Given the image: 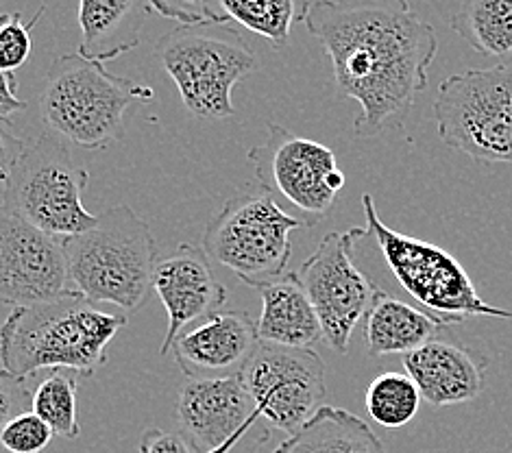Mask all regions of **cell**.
<instances>
[{"mask_svg":"<svg viewBox=\"0 0 512 453\" xmlns=\"http://www.w3.org/2000/svg\"><path fill=\"white\" fill-rule=\"evenodd\" d=\"M306 27L332 59L340 96L362 107L353 133L404 129L438 53L432 24L408 0H316Z\"/></svg>","mask_w":512,"mask_h":453,"instance_id":"6da1fadb","label":"cell"},{"mask_svg":"<svg viewBox=\"0 0 512 453\" xmlns=\"http://www.w3.org/2000/svg\"><path fill=\"white\" fill-rule=\"evenodd\" d=\"M125 325V314H109L77 290L14 308L0 325V364L22 379L40 371L92 377L107 364L109 342Z\"/></svg>","mask_w":512,"mask_h":453,"instance_id":"7a4b0ae2","label":"cell"},{"mask_svg":"<svg viewBox=\"0 0 512 453\" xmlns=\"http://www.w3.org/2000/svg\"><path fill=\"white\" fill-rule=\"evenodd\" d=\"M151 101V85L112 75L101 61L72 53L57 57L48 68L40 114L53 136L103 151L123 138L136 109Z\"/></svg>","mask_w":512,"mask_h":453,"instance_id":"3957f363","label":"cell"},{"mask_svg":"<svg viewBox=\"0 0 512 453\" xmlns=\"http://www.w3.org/2000/svg\"><path fill=\"white\" fill-rule=\"evenodd\" d=\"M70 284L94 303L136 312L153 292L157 242L146 220L127 203L99 214L83 234L64 238Z\"/></svg>","mask_w":512,"mask_h":453,"instance_id":"277c9868","label":"cell"},{"mask_svg":"<svg viewBox=\"0 0 512 453\" xmlns=\"http://www.w3.org/2000/svg\"><path fill=\"white\" fill-rule=\"evenodd\" d=\"M362 210L369 234L375 236L386 266L408 295L438 321L454 327L473 316L512 321V312L486 303L473 279L454 255L432 242L406 236L384 225L377 216L373 194H362Z\"/></svg>","mask_w":512,"mask_h":453,"instance_id":"5b68a950","label":"cell"},{"mask_svg":"<svg viewBox=\"0 0 512 453\" xmlns=\"http://www.w3.org/2000/svg\"><path fill=\"white\" fill-rule=\"evenodd\" d=\"M155 59L177 85L192 116L227 120L236 116L234 88L258 70L249 44L238 31L214 33L212 27H181L155 44Z\"/></svg>","mask_w":512,"mask_h":453,"instance_id":"8992f818","label":"cell"},{"mask_svg":"<svg viewBox=\"0 0 512 453\" xmlns=\"http://www.w3.org/2000/svg\"><path fill=\"white\" fill-rule=\"evenodd\" d=\"M438 138L480 164L512 166V64L471 68L438 85Z\"/></svg>","mask_w":512,"mask_h":453,"instance_id":"52a82bcc","label":"cell"},{"mask_svg":"<svg viewBox=\"0 0 512 453\" xmlns=\"http://www.w3.org/2000/svg\"><path fill=\"white\" fill-rule=\"evenodd\" d=\"M308 227L288 214L266 190L229 199L205 227L203 251L247 286L258 290L286 275L290 234Z\"/></svg>","mask_w":512,"mask_h":453,"instance_id":"ba28073f","label":"cell"},{"mask_svg":"<svg viewBox=\"0 0 512 453\" xmlns=\"http://www.w3.org/2000/svg\"><path fill=\"white\" fill-rule=\"evenodd\" d=\"M90 173L77 166L68 146L53 133L27 144L11 175L3 207L55 238L83 234L99 216L83 205Z\"/></svg>","mask_w":512,"mask_h":453,"instance_id":"9c48e42d","label":"cell"},{"mask_svg":"<svg viewBox=\"0 0 512 453\" xmlns=\"http://www.w3.org/2000/svg\"><path fill=\"white\" fill-rule=\"evenodd\" d=\"M247 159L262 190L297 210L308 227L321 223L345 188V173L329 146L301 138L275 122H268L266 142L253 146Z\"/></svg>","mask_w":512,"mask_h":453,"instance_id":"30bf717a","label":"cell"},{"mask_svg":"<svg viewBox=\"0 0 512 453\" xmlns=\"http://www.w3.org/2000/svg\"><path fill=\"white\" fill-rule=\"evenodd\" d=\"M367 236L364 227L332 231L297 273L321 321L323 340L340 355L349 351L353 332L380 290L353 260V249Z\"/></svg>","mask_w":512,"mask_h":453,"instance_id":"8fae6325","label":"cell"},{"mask_svg":"<svg viewBox=\"0 0 512 453\" xmlns=\"http://www.w3.org/2000/svg\"><path fill=\"white\" fill-rule=\"evenodd\" d=\"M238 379L266 425L286 436L306 425L327 397L325 362L314 349L260 342Z\"/></svg>","mask_w":512,"mask_h":453,"instance_id":"7c38bea8","label":"cell"},{"mask_svg":"<svg viewBox=\"0 0 512 453\" xmlns=\"http://www.w3.org/2000/svg\"><path fill=\"white\" fill-rule=\"evenodd\" d=\"M175 414L194 453H255L273 434L238 377L188 379Z\"/></svg>","mask_w":512,"mask_h":453,"instance_id":"4fadbf2b","label":"cell"},{"mask_svg":"<svg viewBox=\"0 0 512 453\" xmlns=\"http://www.w3.org/2000/svg\"><path fill=\"white\" fill-rule=\"evenodd\" d=\"M70 292L64 240L0 205V305L27 308Z\"/></svg>","mask_w":512,"mask_h":453,"instance_id":"5bb4252c","label":"cell"},{"mask_svg":"<svg viewBox=\"0 0 512 453\" xmlns=\"http://www.w3.org/2000/svg\"><path fill=\"white\" fill-rule=\"evenodd\" d=\"M258 345V323L247 312L221 310L181 329L170 351L188 379H218L238 377Z\"/></svg>","mask_w":512,"mask_h":453,"instance_id":"9a60e30c","label":"cell"},{"mask_svg":"<svg viewBox=\"0 0 512 453\" xmlns=\"http://www.w3.org/2000/svg\"><path fill=\"white\" fill-rule=\"evenodd\" d=\"M153 290L168 314L160 355L170 351L181 329L203 316L221 312L229 299V292L216 279L203 247L188 242H181L177 249L157 260Z\"/></svg>","mask_w":512,"mask_h":453,"instance_id":"2e32d148","label":"cell"},{"mask_svg":"<svg viewBox=\"0 0 512 453\" xmlns=\"http://www.w3.org/2000/svg\"><path fill=\"white\" fill-rule=\"evenodd\" d=\"M489 364L484 353L462 345L447 332L404 355L406 375H410L423 401L432 408L478 399L486 386Z\"/></svg>","mask_w":512,"mask_h":453,"instance_id":"e0dca14e","label":"cell"},{"mask_svg":"<svg viewBox=\"0 0 512 453\" xmlns=\"http://www.w3.org/2000/svg\"><path fill=\"white\" fill-rule=\"evenodd\" d=\"M149 0H79V55L112 61L140 46Z\"/></svg>","mask_w":512,"mask_h":453,"instance_id":"ac0fdd59","label":"cell"},{"mask_svg":"<svg viewBox=\"0 0 512 453\" xmlns=\"http://www.w3.org/2000/svg\"><path fill=\"white\" fill-rule=\"evenodd\" d=\"M262 314L258 321L260 342L279 347L312 349L323 340V327L297 273H288L258 288Z\"/></svg>","mask_w":512,"mask_h":453,"instance_id":"d6986e66","label":"cell"},{"mask_svg":"<svg viewBox=\"0 0 512 453\" xmlns=\"http://www.w3.org/2000/svg\"><path fill=\"white\" fill-rule=\"evenodd\" d=\"M449 329L436 316L390 297L382 288L377 290L371 310L364 316V342L371 358L412 353Z\"/></svg>","mask_w":512,"mask_h":453,"instance_id":"ffe728a7","label":"cell"},{"mask_svg":"<svg viewBox=\"0 0 512 453\" xmlns=\"http://www.w3.org/2000/svg\"><path fill=\"white\" fill-rule=\"evenodd\" d=\"M273 453H386V449L358 414L323 406Z\"/></svg>","mask_w":512,"mask_h":453,"instance_id":"44dd1931","label":"cell"},{"mask_svg":"<svg viewBox=\"0 0 512 453\" xmlns=\"http://www.w3.org/2000/svg\"><path fill=\"white\" fill-rule=\"evenodd\" d=\"M214 5L225 24L236 22L275 48L288 44L292 27L306 22L312 7L310 0H214Z\"/></svg>","mask_w":512,"mask_h":453,"instance_id":"7402d4cb","label":"cell"},{"mask_svg":"<svg viewBox=\"0 0 512 453\" xmlns=\"http://www.w3.org/2000/svg\"><path fill=\"white\" fill-rule=\"evenodd\" d=\"M449 27L473 51L489 57L512 53V0H462Z\"/></svg>","mask_w":512,"mask_h":453,"instance_id":"603a6c76","label":"cell"},{"mask_svg":"<svg viewBox=\"0 0 512 453\" xmlns=\"http://www.w3.org/2000/svg\"><path fill=\"white\" fill-rule=\"evenodd\" d=\"M79 375L72 371H48L31 397V410L51 427L55 436L75 440L81 434L77 416Z\"/></svg>","mask_w":512,"mask_h":453,"instance_id":"cb8c5ba5","label":"cell"},{"mask_svg":"<svg viewBox=\"0 0 512 453\" xmlns=\"http://www.w3.org/2000/svg\"><path fill=\"white\" fill-rule=\"evenodd\" d=\"M421 401L423 397L410 375L395 371L377 375L364 395L371 419L388 430L408 425L419 414Z\"/></svg>","mask_w":512,"mask_h":453,"instance_id":"d4e9b609","label":"cell"},{"mask_svg":"<svg viewBox=\"0 0 512 453\" xmlns=\"http://www.w3.org/2000/svg\"><path fill=\"white\" fill-rule=\"evenodd\" d=\"M44 9L46 5L40 7V11L29 24L22 22L20 11H5V14H0V70L14 72L16 75V70L27 64L33 48L31 31L44 16Z\"/></svg>","mask_w":512,"mask_h":453,"instance_id":"484cf974","label":"cell"},{"mask_svg":"<svg viewBox=\"0 0 512 453\" xmlns=\"http://www.w3.org/2000/svg\"><path fill=\"white\" fill-rule=\"evenodd\" d=\"M53 436L33 410L20 412L0 430V453H44Z\"/></svg>","mask_w":512,"mask_h":453,"instance_id":"4316f807","label":"cell"},{"mask_svg":"<svg viewBox=\"0 0 512 453\" xmlns=\"http://www.w3.org/2000/svg\"><path fill=\"white\" fill-rule=\"evenodd\" d=\"M151 9L166 20H177L188 27H225L214 0H149Z\"/></svg>","mask_w":512,"mask_h":453,"instance_id":"83f0119b","label":"cell"},{"mask_svg":"<svg viewBox=\"0 0 512 453\" xmlns=\"http://www.w3.org/2000/svg\"><path fill=\"white\" fill-rule=\"evenodd\" d=\"M31 397L27 379L11 375L0 366V430L14 419L16 414L31 410Z\"/></svg>","mask_w":512,"mask_h":453,"instance_id":"f1b7e54d","label":"cell"},{"mask_svg":"<svg viewBox=\"0 0 512 453\" xmlns=\"http://www.w3.org/2000/svg\"><path fill=\"white\" fill-rule=\"evenodd\" d=\"M24 149H27V142L16 136L9 122L0 120V197H5L11 175H14Z\"/></svg>","mask_w":512,"mask_h":453,"instance_id":"f546056e","label":"cell"},{"mask_svg":"<svg viewBox=\"0 0 512 453\" xmlns=\"http://www.w3.org/2000/svg\"><path fill=\"white\" fill-rule=\"evenodd\" d=\"M140 453H194L188 445V440L175 434V432H164V430H146L140 438Z\"/></svg>","mask_w":512,"mask_h":453,"instance_id":"4dcf8cb0","label":"cell"},{"mask_svg":"<svg viewBox=\"0 0 512 453\" xmlns=\"http://www.w3.org/2000/svg\"><path fill=\"white\" fill-rule=\"evenodd\" d=\"M18 79L14 72H3L0 70V120L9 122L16 114L24 112L29 103L24 99H18L16 94Z\"/></svg>","mask_w":512,"mask_h":453,"instance_id":"1f68e13d","label":"cell"}]
</instances>
